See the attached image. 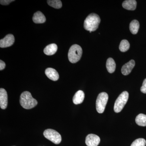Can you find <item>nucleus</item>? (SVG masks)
Masks as SVG:
<instances>
[{
	"label": "nucleus",
	"instance_id": "0eeeda50",
	"mask_svg": "<svg viewBox=\"0 0 146 146\" xmlns=\"http://www.w3.org/2000/svg\"><path fill=\"white\" fill-rule=\"evenodd\" d=\"M100 142V138L94 134L87 135L85 140V143L87 146H98Z\"/></svg>",
	"mask_w": 146,
	"mask_h": 146
},
{
	"label": "nucleus",
	"instance_id": "412c9836",
	"mask_svg": "<svg viewBox=\"0 0 146 146\" xmlns=\"http://www.w3.org/2000/svg\"><path fill=\"white\" fill-rule=\"evenodd\" d=\"M146 141L144 138H140L133 141L131 146H145Z\"/></svg>",
	"mask_w": 146,
	"mask_h": 146
},
{
	"label": "nucleus",
	"instance_id": "dca6fc26",
	"mask_svg": "<svg viewBox=\"0 0 146 146\" xmlns=\"http://www.w3.org/2000/svg\"><path fill=\"white\" fill-rule=\"evenodd\" d=\"M106 67L108 72L113 73L115 72L116 69V63L115 60L112 58H109L107 59Z\"/></svg>",
	"mask_w": 146,
	"mask_h": 146
},
{
	"label": "nucleus",
	"instance_id": "423d86ee",
	"mask_svg": "<svg viewBox=\"0 0 146 146\" xmlns=\"http://www.w3.org/2000/svg\"><path fill=\"white\" fill-rule=\"evenodd\" d=\"M44 135L45 138L56 145L60 143L62 140L60 133L51 129L45 130L44 132Z\"/></svg>",
	"mask_w": 146,
	"mask_h": 146
},
{
	"label": "nucleus",
	"instance_id": "a211bd4d",
	"mask_svg": "<svg viewBox=\"0 0 146 146\" xmlns=\"http://www.w3.org/2000/svg\"><path fill=\"white\" fill-rule=\"evenodd\" d=\"M136 124L141 126H146V115L143 114H139L135 119Z\"/></svg>",
	"mask_w": 146,
	"mask_h": 146
},
{
	"label": "nucleus",
	"instance_id": "9b49d317",
	"mask_svg": "<svg viewBox=\"0 0 146 146\" xmlns=\"http://www.w3.org/2000/svg\"><path fill=\"white\" fill-rule=\"evenodd\" d=\"M45 74L48 78L53 81H57L59 78V75L57 71L52 68H48L45 70Z\"/></svg>",
	"mask_w": 146,
	"mask_h": 146
},
{
	"label": "nucleus",
	"instance_id": "f8f14e48",
	"mask_svg": "<svg viewBox=\"0 0 146 146\" xmlns=\"http://www.w3.org/2000/svg\"><path fill=\"white\" fill-rule=\"evenodd\" d=\"M33 22L36 24H42L46 21V18L44 15L41 11H37L34 13L33 17Z\"/></svg>",
	"mask_w": 146,
	"mask_h": 146
},
{
	"label": "nucleus",
	"instance_id": "20e7f679",
	"mask_svg": "<svg viewBox=\"0 0 146 146\" xmlns=\"http://www.w3.org/2000/svg\"><path fill=\"white\" fill-rule=\"evenodd\" d=\"M128 98L129 94L127 91H123L120 94L115 102L114 111L116 113L121 112L126 104Z\"/></svg>",
	"mask_w": 146,
	"mask_h": 146
},
{
	"label": "nucleus",
	"instance_id": "b1692460",
	"mask_svg": "<svg viewBox=\"0 0 146 146\" xmlns=\"http://www.w3.org/2000/svg\"><path fill=\"white\" fill-rule=\"evenodd\" d=\"M5 63L3 60H0V70H2L5 68Z\"/></svg>",
	"mask_w": 146,
	"mask_h": 146
},
{
	"label": "nucleus",
	"instance_id": "aec40b11",
	"mask_svg": "<svg viewBox=\"0 0 146 146\" xmlns=\"http://www.w3.org/2000/svg\"><path fill=\"white\" fill-rule=\"evenodd\" d=\"M47 2L49 5L55 9H60L62 6V3L59 0H48Z\"/></svg>",
	"mask_w": 146,
	"mask_h": 146
},
{
	"label": "nucleus",
	"instance_id": "4be33fe9",
	"mask_svg": "<svg viewBox=\"0 0 146 146\" xmlns=\"http://www.w3.org/2000/svg\"><path fill=\"white\" fill-rule=\"evenodd\" d=\"M141 91L143 94H146V78L144 80L143 85L141 86Z\"/></svg>",
	"mask_w": 146,
	"mask_h": 146
},
{
	"label": "nucleus",
	"instance_id": "1a4fd4ad",
	"mask_svg": "<svg viewBox=\"0 0 146 146\" xmlns=\"http://www.w3.org/2000/svg\"><path fill=\"white\" fill-rule=\"evenodd\" d=\"M8 104V96L5 89H0V107L2 109H5Z\"/></svg>",
	"mask_w": 146,
	"mask_h": 146
},
{
	"label": "nucleus",
	"instance_id": "f3484780",
	"mask_svg": "<svg viewBox=\"0 0 146 146\" xmlns=\"http://www.w3.org/2000/svg\"><path fill=\"white\" fill-rule=\"evenodd\" d=\"M140 25L137 20H133L131 22L129 25V30L133 34H136L138 33Z\"/></svg>",
	"mask_w": 146,
	"mask_h": 146
},
{
	"label": "nucleus",
	"instance_id": "9d476101",
	"mask_svg": "<svg viewBox=\"0 0 146 146\" xmlns=\"http://www.w3.org/2000/svg\"><path fill=\"white\" fill-rule=\"evenodd\" d=\"M135 62L133 60H130L129 62L123 65L121 68V72L125 76L129 74L134 68Z\"/></svg>",
	"mask_w": 146,
	"mask_h": 146
},
{
	"label": "nucleus",
	"instance_id": "4468645a",
	"mask_svg": "<svg viewBox=\"0 0 146 146\" xmlns=\"http://www.w3.org/2000/svg\"><path fill=\"white\" fill-rule=\"evenodd\" d=\"M137 2L135 0H127L125 1L122 4L124 8L127 10H134L136 9Z\"/></svg>",
	"mask_w": 146,
	"mask_h": 146
},
{
	"label": "nucleus",
	"instance_id": "ddd939ff",
	"mask_svg": "<svg viewBox=\"0 0 146 146\" xmlns=\"http://www.w3.org/2000/svg\"><path fill=\"white\" fill-rule=\"evenodd\" d=\"M84 98V93L83 91L79 90L76 93L73 97V103L76 105L80 104L83 102Z\"/></svg>",
	"mask_w": 146,
	"mask_h": 146
},
{
	"label": "nucleus",
	"instance_id": "5701e85b",
	"mask_svg": "<svg viewBox=\"0 0 146 146\" xmlns=\"http://www.w3.org/2000/svg\"><path fill=\"white\" fill-rule=\"evenodd\" d=\"M14 1H12V0H1L0 1L1 4L2 5H8L11 3L12 2Z\"/></svg>",
	"mask_w": 146,
	"mask_h": 146
},
{
	"label": "nucleus",
	"instance_id": "39448f33",
	"mask_svg": "<svg viewBox=\"0 0 146 146\" xmlns=\"http://www.w3.org/2000/svg\"><path fill=\"white\" fill-rule=\"evenodd\" d=\"M108 99V95L105 92H102L99 94L96 102V108L99 113L101 114L104 112Z\"/></svg>",
	"mask_w": 146,
	"mask_h": 146
},
{
	"label": "nucleus",
	"instance_id": "6e6552de",
	"mask_svg": "<svg viewBox=\"0 0 146 146\" xmlns=\"http://www.w3.org/2000/svg\"><path fill=\"white\" fill-rule=\"evenodd\" d=\"M15 42V38L13 35L8 34L0 40V47L1 48H7L13 44Z\"/></svg>",
	"mask_w": 146,
	"mask_h": 146
},
{
	"label": "nucleus",
	"instance_id": "f03ea898",
	"mask_svg": "<svg viewBox=\"0 0 146 146\" xmlns=\"http://www.w3.org/2000/svg\"><path fill=\"white\" fill-rule=\"evenodd\" d=\"M20 104L26 109H31L36 106L38 104L37 101L32 96L29 91H25L21 94L20 97Z\"/></svg>",
	"mask_w": 146,
	"mask_h": 146
},
{
	"label": "nucleus",
	"instance_id": "6ab92c4d",
	"mask_svg": "<svg viewBox=\"0 0 146 146\" xmlns=\"http://www.w3.org/2000/svg\"><path fill=\"white\" fill-rule=\"evenodd\" d=\"M129 47H130V45H129V42L127 40L124 39L121 41L119 48L121 52H125L129 49Z\"/></svg>",
	"mask_w": 146,
	"mask_h": 146
},
{
	"label": "nucleus",
	"instance_id": "2eb2a0df",
	"mask_svg": "<svg viewBox=\"0 0 146 146\" xmlns=\"http://www.w3.org/2000/svg\"><path fill=\"white\" fill-rule=\"evenodd\" d=\"M57 46L56 44H52L47 46L44 50V52L47 55H52L57 51Z\"/></svg>",
	"mask_w": 146,
	"mask_h": 146
},
{
	"label": "nucleus",
	"instance_id": "7ed1b4c3",
	"mask_svg": "<svg viewBox=\"0 0 146 146\" xmlns=\"http://www.w3.org/2000/svg\"><path fill=\"white\" fill-rule=\"evenodd\" d=\"M82 54V49L79 45H72L68 52V57L69 61L72 63H76L80 60Z\"/></svg>",
	"mask_w": 146,
	"mask_h": 146
},
{
	"label": "nucleus",
	"instance_id": "f257e3e1",
	"mask_svg": "<svg viewBox=\"0 0 146 146\" xmlns=\"http://www.w3.org/2000/svg\"><path fill=\"white\" fill-rule=\"evenodd\" d=\"M100 21V18L98 14L91 13L86 17L84 21V27L85 30L88 31L91 33L98 29Z\"/></svg>",
	"mask_w": 146,
	"mask_h": 146
}]
</instances>
